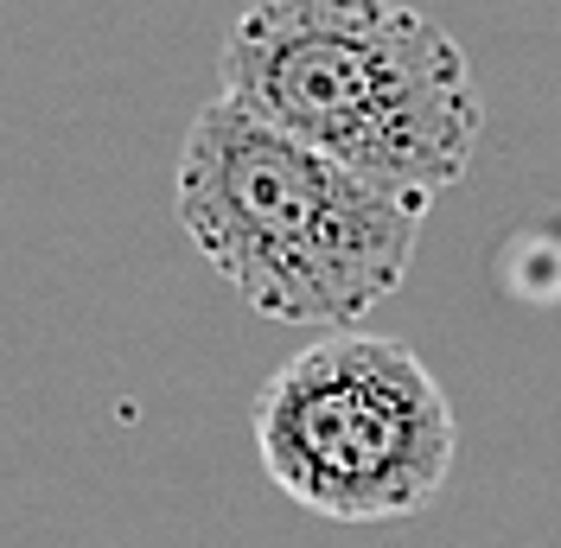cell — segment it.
Masks as SVG:
<instances>
[{
    "instance_id": "obj_1",
    "label": "cell",
    "mask_w": 561,
    "mask_h": 548,
    "mask_svg": "<svg viewBox=\"0 0 561 548\" xmlns=\"http://www.w3.org/2000/svg\"><path fill=\"white\" fill-rule=\"evenodd\" d=\"M427 205L325 160L230 96L192 115L173 167L185 242L249 312L313 332H351L409 281Z\"/></svg>"
},
{
    "instance_id": "obj_2",
    "label": "cell",
    "mask_w": 561,
    "mask_h": 548,
    "mask_svg": "<svg viewBox=\"0 0 561 548\" xmlns=\"http://www.w3.org/2000/svg\"><path fill=\"white\" fill-rule=\"evenodd\" d=\"M217 96L421 198L459 185L485 135L459 38L402 0H255L224 33Z\"/></svg>"
},
{
    "instance_id": "obj_3",
    "label": "cell",
    "mask_w": 561,
    "mask_h": 548,
    "mask_svg": "<svg viewBox=\"0 0 561 548\" xmlns=\"http://www.w3.org/2000/svg\"><path fill=\"white\" fill-rule=\"evenodd\" d=\"M459 453V421L415 344L325 332L255 389V459L325 523L421 516Z\"/></svg>"
}]
</instances>
